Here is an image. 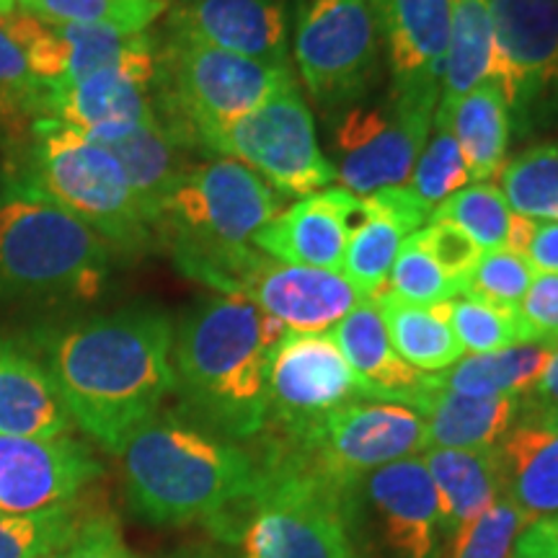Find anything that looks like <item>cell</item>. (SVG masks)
Returning <instances> with one entry per match:
<instances>
[{
    "label": "cell",
    "instance_id": "obj_1",
    "mask_svg": "<svg viewBox=\"0 0 558 558\" xmlns=\"http://www.w3.org/2000/svg\"><path fill=\"white\" fill-rule=\"evenodd\" d=\"M171 316L132 305L37 326L24 341L47 367L75 427L120 456L177 390Z\"/></svg>",
    "mask_w": 558,
    "mask_h": 558
},
{
    "label": "cell",
    "instance_id": "obj_2",
    "mask_svg": "<svg viewBox=\"0 0 558 558\" xmlns=\"http://www.w3.org/2000/svg\"><path fill=\"white\" fill-rule=\"evenodd\" d=\"M284 329L243 295H209L173 333V375L184 416L215 435L248 439L267 427V369Z\"/></svg>",
    "mask_w": 558,
    "mask_h": 558
},
{
    "label": "cell",
    "instance_id": "obj_3",
    "mask_svg": "<svg viewBox=\"0 0 558 558\" xmlns=\"http://www.w3.org/2000/svg\"><path fill=\"white\" fill-rule=\"evenodd\" d=\"M120 456L130 505L150 525H213L262 484L251 452L181 414L153 416Z\"/></svg>",
    "mask_w": 558,
    "mask_h": 558
},
{
    "label": "cell",
    "instance_id": "obj_4",
    "mask_svg": "<svg viewBox=\"0 0 558 558\" xmlns=\"http://www.w3.org/2000/svg\"><path fill=\"white\" fill-rule=\"evenodd\" d=\"M0 179L65 209L120 254H143L158 241L117 158L52 117L9 130Z\"/></svg>",
    "mask_w": 558,
    "mask_h": 558
},
{
    "label": "cell",
    "instance_id": "obj_5",
    "mask_svg": "<svg viewBox=\"0 0 558 558\" xmlns=\"http://www.w3.org/2000/svg\"><path fill=\"white\" fill-rule=\"evenodd\" d=\"M114 248L52 202L0 184V308L90 303Z\"/></svg>",
    "mask_w": 558,
    "mask_h": 558
},
{
    "label": "cell",
    "instance_id": "obj_6",
    "mask_svg": "<svg viewBox=\"0 0 558 558\" xmlns=\"http://www.w3.org/2000/svg\"><path fill=\"white\" fill-rule=\"evenodd\" d=\"M295 86L290 65L262 62L197 41H158L156 117L184 150Z\"/></svg>",
    "mask_w": 558,
    "mask_h": 558
},
{
    "label": "cell",
    "instance_id": "obj_7",
    "mask_svg": "<svg viewBox=\"0 0 558 558\" xmlns=\"http://www.w3.org/2000/svg\"><path fill=\"white\" fill-rule=\"evenodd\" d=\"M259 465L241 558H354L341 488L277 450Z\"/></svg>",
    "mask_w": 558,
    "mask_h": 558
},
{
    "label": "cell",
    "instance_id": "obj_8",
    "mask_svg": "<svg viewBox=\"0 0 558 558\" xmlns=\"http://www.w3.org/2000/svg\"><path fill=\"white\" fill-rule=\"evenodd\" d=\"M282 213V194L233 158L186 166L158 218L171 254L254 246V235Z\"/></svg>",
    "mask_w": 558,
    "mask_h": 558
},
{
    "label": "cell",
    "instance_id": "obj_9",
    "mask_svg": "<svg viewBox=\"0 0 558 558\" xmlns=\"http://www.w3.org/2000/svg\"><path fill=\"white\" fill-rule=\"evenodd\" d=\"M344 492L369 471L427 450L424 418L393 401H352L329 411L271 448Z\"/></svg>",
    "mask_w": 558,
    "mask_h": 558
},
{
    "label": "cell",
    "instance_id": "obj_10",
    "mask_svg": "<svg viewBox=\"0 0 558 558\" xmlns=\"http://www.w3.org/2000/svg\"><path fill=\"white\" fill-rule=\"evenodd\" d=\"M199 148L248 166L282 197H305L337 181V169L320 150L313 114L298 86L279 90L233 124L205 132Z\"/></svg>",
    "mask_w": 558,
    "mask_h": 558
},
{
    "label": "cell",
    "instance_id": "obj_11",
    "mask_svg": "<svg viewBox=\"0 0 558 558\" xmlns=\"http://www.w3.org/2000/svg\"><path fill=\"white\" fill-rule=\"evenodd\" d=\"M357 550L369 558H437L442 509L422 458H403L369 471L341 494Z\"/></svg>",
    "mask_w": 558,
    "mask_h": 558
},
{
    "label": "cell",
    "instance_id": "obj_12",
    "mask_svg": "<svg viewBox=\"0 0 558 558\" xmlns=\"http://www.w3.org/2000/svg\"><path fill=\"white\" fill-rule=\"evenodd\" d=\"M437 104L439 90H390L383 107L349 109L331 135L341 190L367 197L409 184L435 124Z\"/></svg>",
    "mask_w": 558,
    "mask_h": 558
},
{
    "label": "cell",
    "instance_id": "obj_13",
    "mask_svg": "<svg viewBox=\"0 0 558 558\" xmlns=\"http://www.w3.org/2000/svg\"><path fill=\"white\" fill-rule=\"evenodd\" d=\"M378 0H308L295 26V65L308 94L324 107L365 96L380 50Z\"/></svg>",
    "mask_w": 558,
    "mask_h": 558
},
{
    "label": "cell",
    "instance_id": "obj_14",
    "mask_svg": "<svg viewBox=\"0 0 558 558\" xmlns=\"http://www.w3.org/2000/svg\"><path fill=\"white\" fill-rule=\"evenodd\" d=\"M158 39L114 65L68 86H41V117L78 130L90 143L107 145L140 124L156 120Z\"/></svg>",
    "mask_w": 558,
    "mask_h": 558
},
{
    "label": "cell",
    "instance_id": "obj_15",
    "mask_svg": "<svg viewBox=\"0 0 558 558\" xmlns=\"http://www.w3.org/2000/svg\"><path fill=\"white\" fill-rule=\"evenodd\" d=\"M267 396L269 422L295 432L344 403L362 401L365 390L329 331H288L269 357Z\"/></svg>",
    "mask_w": 558,
    "mask_h": 558
},
{
    "label": "cell",
    "instance_id": "obj_16",
    "mask_svg": "<svg viewBox=\"0 0 558 558\" xmlns=\"http://www.w3.org/2000/svg\"><path fill=\"white\" fill-rule=\"evenodd\" d=\"M497 83L509 114L527 117L558 86V0H492Z\"/></svg>",
    "mask_w": 558,
    "mask_h": 558
},
{
    "label": "cell",
    "instance_id": "obj_17",
    "mask_svg": "<svg viewBox=\"0 0 558 558\" xmlns=\"http://www.w3.org/2000/svg\"><path fill=\"white\" fill-rule=\"evenodd\" d=\"M101 471L88 445L70 435L0 437V512L32 514L75 505Z\"/></svg>",
    "mask_w": 558,
    "mask_h": 558
},
{
    "label": "cell",
    "instance_id": "obj_18",
    "mask_svg": "<svg viewBox=\"0 0 558 558\" xmlns=\"http://www.w3.org/2000/svg\"><path fill=\"white\" fill-rule=\"evenodd\" d=\"M365 220V202L347 190L305 194L254 235V248L282 264L341 269L347 243Z\"/></svg>",
    "mask_w": 558,
    "mask_h": 558
},
{
    "label": "cell",
    "instance_id": "obj_19",
    "mask_svg": "<svg viewBox=\"0 0 558 558\" xmlns=\"http://www.w3.org/2000/svg\"><path fill=\"white\" fill-rule=\"evenodd\" d=\"M166 37L290 65L282 0H190L169 9Z\"/></svg>",
    "mask_w": 558,
    "mask_h": 558
},
{
    "label": "cell",
    "instance_id": "obj_20",
    "mask_svg": "<svg viewBox=\"0 0 558 558\" xmlns=\"http://www.w3.org/2000/svg\"><path fill=\"white\" fill-rule=\"evenodd\" d=\"M243 298L254 300L284 329L298 333L329 331L367 300L341 269L282 264L267 254L248 277Z\"/></svg>",
    "mask_w": 558,
    "mask_h": 558
},
{
    "label": "cell",
    "instance_id": "obj_21",
    "mask_svg": "<svg viewBox=\"0 0 558 558\" xmlns=\"http://www.w3.org/2000/svg\"><path fill=\"white\" fill-rule=\"evenodd\" d=\"M501 494L530 522L558 514V414L520 399L518 418L497 445Z\"/></svg>",
    "mask_w": 558,
    "mask_h": 558
},
{
    "label": "cell",
    "instance_id": "obj_22",
    "mask_svg": "<svg viewBox=\"0 0 558 558\" xmlns=\"http://www.w3.org/2000/svg\"><path fill=\"white\" fill-rule=\"evenodd\" d=\"M362 202L365 220L347 243L341 271L362 295L375 300L388 290L390 267L403 241L427 226L432 207L424 205L407 184L367 194Z\"/></svg>",
    "mask_w": 558,
    "mask_h": 558
},
{
    "label": "cell",
    "instance_id": "obj_23",
    "mask_svg": "<svg viewBox=\"0 0 558 558\" xmlns=\"http://www.w3.org/2000/svg\"><path fill=\"white\" fill-rule=\"evenodd\" d=\"M452 0H378L393 94L439 90Z\"/></svg>",
    "mask_w": 558,
    "mask_h": 558
},
{
    "label": "cell",
    "instance_id": "obj_24",
    "mask_svg": "<svg viewBox=\"0 0 558 558\" xmlns=\"http://www.w3.org/2000/svg\"><path fill=\"white\" fill-rule=\"evenodd\" d=\"M73 418L41 360L24 341L0 333V437L70 435Z\"/></svg>",
    "mask_w": 558,
    "mask_h": 558
},
{
    "label": "cell",
    "instance_id": "obj_25",
    "mask_svg": "<svg viewBox=\"0 0 558 558\" xmlns=\"http://www.w3.org/2000/svg\"><path fill=\"white\" fill-rule=\"evenodd\" d=\"M407 407L424 418L427 450H488L497 448L518 418L520 399H478L424 378Z\"/></svg>",
    "mask_w": 558,
    "mask_h": 558
},
{
    "label": "cell",
    "instance_id": "obj_26",
    "mask_svg": "<svg viewBox=\"0 0 558 558\" xmlns=\"http://www.w3.org/2000/svg\"><path fill=\"white\" fill-rule=\"evenodd\" d=\"M331 337L362 383L365 399L393 401L407 407L411 396L424 386L427 375L407 365L390 344L375 300H365L352 313H347L333 326Z\"/></svg>",
    "mask_w": 558,
    "mask_h": 558
},
{
    "label": "cell",
    "instance_id": "obj_27",
    "mask_svg": "<svg viewBox=\"0 0 558 558\" xmlns=\"http://www.w3.org/2000/svg\"><path fill=\"white\" fill-rule=\"evenodd\" d=\"M435 122L456 137L473 184L497 177L512 137V114L497 83L484 81L456 101H439Z\"/></svg>",
    "mask_w": 558,
    "mask_h": 558
},
{
    "label": "cell",
    "instance_id": "obj_28",
    "mask_svg": "<svg viewBox=\"0 0 558 558\" xmlns=\"http://www.w3.org/2000/svg\"><path fill=\"white\" fill-rule=\"evenodd\" d=\"M432 484L442 509V538L452 541L458 530L486 512L501 497L497 450H424Z\"/></svg>",
    "mask_w": 558,
    "mask_h": 558
},
{
    "label": "cell",
    "instance_id": "obj_29",
    "mask_svg": "<svg viewBox=\"0 0 558 558\" xmlns=\"http://www.w3.org/2000/svg\"><path fill=\"white\" fill-rule=\"evenodd\" d=\"M104 148L122 166L145 220L156 230L171 186L177 184L181 171L190 166L184 160V148L166 132L158 117L130 130L128 135L111 140Z\"/></svg>",
    "mask_w": 558,
    "mask_h": 558
},
{
    "label": "cell",
    "instance_id": "obj_30",
    "mask_svg": "<svg viewBox=\"0 0 558 558\" xmlns=\"http://www.w3.org/2000/svg\"><path fill=\"white\" fill-rule=\"evenodd\" d=\"M388 339L399 357L424 375H437L465 357L450 329L448 303L416 305L386 290L375 298Z\"/></svg>",
    "mask_w": 558,
    "mask_h": 558
},
{
    "label": "cell",
    "instance_id": "obj_31",
    "mask_svg": "<svg viewBox=\"0 0 558 558\" xmlns=\"http://www.w3.org/2000/svg\"><path fill=\"white\" fill-rule=\"evenodd\" d=\"M554 349L543 344H512L486 354H469L437 375H427L432 386L478 396V399H522L538 383Z\"/></svg>",
    "mask_w": 558,
    "mask_h": 558
},
{
    "label": "cell",
    "instance_id": "obj_32",
    "mask_svg": "<svg viewBox=\"0 0 558 558\" xmlns=\"http://www.w3.org/2000/svg\"><path fill=\"white\" fill-rule=\"evenodd\" d=\"M494 60L492 0H452L439 101H456L488 81Z\"/></svg>",
    "mask_w": 558,
    "mask_h": 558
},
{
    "label": "cell",
    "instance_id": "obj_33",
    "mask_svg": "<svg viewBox=\"0 0 558 558\" xmlns=\"http://www.w3.org/2000/svg\"><path fill=\"white\" fill-rule=\"evenodd\" d=\"M501 194L514 215L558 220V145H535L501 166Z\"/></svg>",
    "mask_w": 558,
    "mask_h": 558
},
{
    "label": "cell",
    "instance_id": "obj_34",
    "mask_svg": "<svg viewBox=\"0 0 558 558\" xmlns=\"http://www.w3.org/2000/svg\"><path fill=\"white\" fill-rule=\"evenodd\" d=\"M16 5L52 24H96L140 34L169 13L171 0H16Z\"/></svg>",
    "mask_w": 558,
    "mask_h": 558
},
{
    "label": "cell",
    "instance_id": "obj_35",
    "mask_svg": "<svg viewBox=\"0 0 558 558\" xmlns=\"http://www.w3.org/2000/svg\"><path fill=\"white\" fill-rule=\"evenodd\" d=\"M54 32L60 37L62 60V78L58 86H68L90 73H99L153 39L148 32L130 34L96 24H54Z\"/></svg>",
    "mask_w": 558,
    "mask_h": 558
},
{
    "label": "cell",
    "instance_id": "obj_36",
    "mask_svg": "<svg viewBox=\"0 0 558 558\" xmlns=\"http://www.w3.org/2000/svg\"><path fill=\"white\" fill-rule=\"evenodd\" d=\"M429 222H450L463 230L481 251H497L507 246L512 209L497 184L478 181L450 194L442 205L432 209Z\"/></svg>",
    "mask_w": 558,
    "mask_h": 558
},
{
    "label": "cell",
    "instance_id": "obj_37",
    "mask_svg": "<svg viewBox=\"0 0 558 558\" xmlns=\"http://www.w3.org/2000/svg\"><path fill=\"white\" fill-rule=\"evenodd\" d=\"M75 505L47 512H0V558H47L62 554L81 527Z\"/></svg>",
    "mask_w": 558,
    "mask_h": 558
},
{
    "label": "cell",
    "instance_id": "obj_38",
    "mask_svg": "<svg viewBox=\"0 0 558 558\" xmlns=\"http://www.w3.org/2000/svg\"><path fill=\"white\" fill-rule=\"evenodd\" d=\"M448 318L465 354L497 352V349L527 341L520 311L497 308V305L465 295V292L448 300Z\"/></svg>",
    "mask_w": 558,
    "mask_h": 558
},
{
    "label": "cell",
    "instance_id": "obj_39",
    "mask_svg": "<svg viewBox=\"0 0 558 558\" xmlns=\"http://www.w3.org/2000/svg\"><path fill=\"white\" fill-rule=\"evenodd\" d=\"M388 290L407 303L437 305L460 295V288L445 275L424 241L422 228L411 233L388 275Z\"/></svg>",
    "mask_w": 558,
    "mask_h": 558
},
{
    "label": "cell",
    "instance_id": "obj_40",
    "mask_svg": "<svg viewBox=\"0 0 558 558\" xmlns=\"http://www.w3.org/2000/svg\"><path fill=\"white\" fill-rule=\"evenodd\" d=\"M469 166H465L463 153H460L456 137L450 135L442 124H432L429 140L418 156L414 171L409 177V190L416 194L424 205L435 209L442 205L450 194L463 190L469 184Z\"/></svg>",
    "mask_w": 558,
    "mask_h": 558
},
{
    "label": "cell",
    "instance_id": "obj_41",
    "mask_svg": "<svg viewBox=\"0 0 558 558\" xmlns=\"http://www.w3.org/2000/svg\"><path fill=\"white\" fill-rule=\"evenodd\" d=\"M535 271L522 254H514L509 248L484 251L463 292L497 305V308L520 311V303L527 295Z\"/></svg>",
    "mask_w": 558,
    "mask_h": 558
},
{
    "label": "cell",
    "instance_id": "obj_42",
    "mask_svg": "<svg viewBox=\"0 0 558 558\" xmlns=\"http://www.w3.org/2000/svg\"><path fill=\"white\" fill-rule=\"evenodd\" d=\"M525 525L520 509L501 494L486 512L458 530L450 541V558H512L514 541Z\"/></svg>",
    "mask_w": 558,
    "mask_h": 558
},
{
    "label": "cell",
    "instance_id": "obj_43",
    "mask_svg": "<svg viewBox=\"0 0 558 558\" xmlns=\"http://www.w3.org/2000/svg\"><path fill=\"white\" fill-rule=\"evenodd\" d=\"M41 117V83L29 73L19 45L0 24V122L16 130Z\"/></svg>",
    "mask_w": 558,
    "mask_h": 558
},
{
    "label": "cell",
    "instance_id": "obj_44",
    "mask_svg": "<svg viewBox=\"0 0 558 558\" xmlns=\"http://www.w3.org/2000/svg\"><path fill=\"white\" fill-rule=\"evenodd\" d=\"M422 235L445 275H448L452 282L458 284L460 292H463L465 282H469L471 271L476 269L484 251H481L463 230L450 226V222H427V226L422 228Z\"/></svg>",
    "mask_w": 558,
    "mask_h": 558
},
{
    "label": "cell",
    "instance_id": "obj_45",
    "mask_svg": "<svg viewBox=\"0 0 558 558\" xmlns=\"http://www.w3.org/2000/svg\"><path fill=\"white\" fill-rule=\"evenodd\" d=\"M530 344L558 349V275H535L520 303Z\"/></svg>",
    "mask_w": 558,
    "mask_h": 558
},
{
    "label": "cell",
    "instance_id": "obj_46",
    "mask_svg": "<svg viewBox=\"0 0 558 558\" xmlns=\"http://www.w3.org/2000/svg\"><path fill=\"white\" fill-rule=\"evenodd\" d=\"M62 558H135L124 543L120 525L107 514L81 522L78 533L62 550Z\"/></svg>",
    "mask_w": 558,
    "mask_h": 558
},
{
    "label": "cell",
    "instance_id": "obj_47",
    "mask_svg": "<svg viewBox=\"0 0 558 558\" xmlns=\"http://www.w3.org/2000/svg\"><path fill=\"white\" fill-rule=\"evenodd\" d=\"M512 558H558V514L525 525L514 541Z\"/></svg>",
    "mask_w": 558,
    "mask_h": 558
},
{
    "label": "cell",
    "instance_id": "obj_48",
    "mask_svg": "<svg viewBox=\"0 0 558 558\" xmlns=\"http://www.w3.org/2000/svg\"><path fill=\"white\" fill-rule=\"evenodd\" d=\"M525 259L535 275H558V220H535Z\"/></svg>",
    "mask_w": 558,
    "mask_h": 558
},
{
    "label": "cell",
    "instance_id": "obj_49",
    "mask_svg": "<svg viewBox=\"0 0 558 558\" xmlns=\"http://www.w3.org/2000/svg\"><path fill=\"white\" fill-rule=\"evenodd\" d=\"M522 401L541 411H548V414H558V349H554L538 383L527 396H522Z\"/></svg>",
    "mask_w": 558,
    "mask_h": 558
},
{
    "label": "cell",
    "instance_id": "obj_50",
    "mask_svg": "<svg viewBox=\"0 0 558 558\" xmlns=\"http://www.w3.org/2000/svg\"><path fill=\"white\" fill-rule=\"evenodd\" d=\"M166 558H226V556L207 546H186V548L173 550V554H169Z\"/></svg>",
    "mask_w": 558,
    "mask_h": 558
},
{
    "label": "cell",
    "instance_id": "obj_51",
    "mask_svg": "<svg viewBox=\"0 0 558 558\" xmlns=\"http://www.w3.org/2000/svg\"><path fill=\"white\" fill-rule=\"evenodd\" d=\"M16 11V0H0V19L11 16Z\"/></svg>",
    "mask_w": 558,
    "mask_h": 558
},
{
    "label": "cell",
    "instance_id": "obj_52",
    "mask_svg": "<svg viewBox=\"0 0 558 558\" xmlns=\"http://www.w3.org/2000/svg\"><path fill=\"white\" fill-rule=\"evenodd\" d=\"M47 558H62V554H54V556H47Z\"/></svg>",
    "mask_w": 558,
    "mask_h": 558
},
{
    "label": "cell",
    "instance_id": "obj_53",
    "mask_svg": "<svg viewBox=\"0 0 558 558\" xmlns=\"http://www.w3.org/2000/svg\"><path fill=\"white\" fill-rule=\"evenodd\" d=\"M179 3H190V0H179Z\"/></svg>",
    "mask_w": 558,
    "mask_h": 558
}]
</instances>
